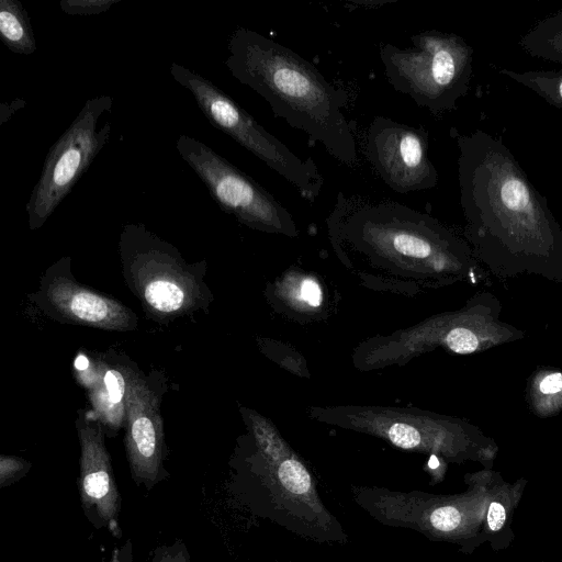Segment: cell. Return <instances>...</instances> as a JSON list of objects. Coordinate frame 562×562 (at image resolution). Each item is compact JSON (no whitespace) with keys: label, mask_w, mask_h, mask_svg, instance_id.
I'll use <instances>...</instances> for the list:
<instances>
[{"label":"cell","mask_w":562,"mask_h":562,"mask_svg":"<svg viewBox=\"0 0 562 562\" xmlns=\"http://www.w3.org/2000/svg\"><path fill=\"white\" fill-rule=\"evenodd\" d=\"M334 244H347L373 267L420 272L441 283L477 267L472 248L438 220L393 201L338 202L330 220Z\"/></svg>","instance_id":"cell-3"},{"label":"cell","mask_w":562,"mask_h":562,"mask_svg":"<svg viewBox=\"0 0 562 562\" xmlns=\"http://www.w3.org/2000/svg\"><path fill=\"white\" fill-rule=\"evenodd\" d=\"M296 293L295 297L311 307L319 306L323 300L322 289L312 278L302 279Z\"/></svg>","instance_id":"cell-24"},{"label":"cell","mask_w":562,"mask_h":562,"mask_svg":"<svg viewBox=\"0 0 562 562\" xmlns=\"http://www.w3.org/2000/svg\"><path fill=\"white\" fill-rule=\"evenodd\" d=\"M125 450L131 475L138 486L151 490L168 477L166 447L158 400L147 383L125 368Z\"/></svg>","instance_id":"cell-13"},{"label":"cell","mask_w":562,"mask_h":562,"mask_svg":"<svg viewBox=\"0 0 562 562\" xmlns=\"http://www.w3.org/2000/svg\"><path fill=\"white\" fill-rule=\"evenodd\" d=\"M121 0H61L63 12L69 15H95L108 11Z\"/></svg>","instance_id":"cell-21"},{"label":"cell","mask_w":562,"mask_h":562,"mask_svg":"<svg viewBox=\"0 0 562 562\" xmlns=\"http://www.w3.org/2000/svg\"><path fill=\"white\" fill-rule=\"evenodd\" d=\"M499 74L527 87L555 108H562V69L516 71L502 68Z\"/></svg>","instance_id":"cell-20"},{"label":"cell","mask_w":562,"mask_h":562,"mask_svg":"<svg viewBox=\"0 0 562 562\" xmlns=\"http://www.w3.org/2000/svg\"><path fill=\"white\" fill-rule=\"evenodd\" d=\"M120 249L131 288L151 312L178 315L201 303V285L192 267L143 224L123 226Z\"/></svg>","instance_id":"cell-8"},{"label":"cell","mask_w":562,"mask_h":562,"mask_svg":"<svg viewBox=\"0 0 562 562\" xmlns=\"http://www.w3.org/2000/svg\"><path fill=\"white\" fill-rule=\"evenodd\" d=\"M465 237L494 273H533L562 283V227L547 198L502 139L451 130Z\"/></svg>","instance_id":"cell-1"},{"label":"cell","mask_w":562,"mask_h":562,"mask_svg":"<svg viewBox=\"0 0 562 562\" xmlns=\"http://www.w3.org/2000/svg\"><path fill=\"white\" fill-rule=\"evenodd\" d=\"M225 66L262 97L276 116L323 145L335 159L353 166L356 139L341 109L346 93L289 47L256 31L237 27L229 36Z\"/></svg>","instance_id":"cell-2"},{"label":"cell","mask_w":562,"mask_h":562,"mask_svg":"<svg viewBox=\"0 0 562 562\" xmlns=\"http://www.w3.org/2000/svg\"><path fill=\"white\" fill-rule=\"evenodd\" d=\"M519 45L532 57L562 64V10L537 23Z\"/></svg>","instance_id":"cell-18"},{"label":"cell","mask_w":562,"mask_h":562,"mask_svg":"<svg viewBox=\"0 0 562 562\" xmlns=\"http://www.w3.org/2000/svg\"><path fill=\"white\" fill-rule=\"evenodd\" d=\"M288 562H291V561H288Z\"/></svg>","instance_id":"cell-27"},{"label":"cell","mask_w":562,"mask_h":562,"mask_svg":"<svg viewBox=\"0 0 562 562\" xmlns=\"http://www.w3.org/2000/svg\"><path fill=\"white\" fill-rule=\"evenodd\" d=\"M528 400L535 413L548 417L562 409V372L543 371L529 383Z\"/></svg>","instance_id":"cell-19"},{"label":"cell","mask_w":562,"mask_h":562,"mask_svg":"<svg viewBox=\"0 0 562 562\" xmlns=\"http://www.w3.org/2000/svg\"><path fill=\"white\" fill-rule=\"evenodd\" d=\"M76 425L80 443L77 484L83 513L94 528H105L113 537L121 538V496L104 442L103 425L93 411L81 412Z\"/></svg>","instance_id":"cell-12"},{"label":"cell","mask_w":562,"mask_h":562,"mask_svg":"<svg viewBox=\"0 0 562 562\" xmlns=\"http://www.w3.org/2000/svg\"><path fill=\"white\" fill-rule=\"evenodd\" d=\"M126 381L122 371L105 369L102 382L90 391L94 413L103 426L119 429L126 417L125 409Z\"/></svg>","instance_id":"cell-16"},{"label":"cell","mask_w":562,"mask_h":562,"mask_svg":"<svg viewBox=\"0 0 562 562\" xmlns=\"http://www.w3.org/2000/svg\"><path fill=\"white\" fill-rule=\"evenodd\" d=\"M428 132L394 120L375 116L366 140V154L375 172L402 194L432 189L438 172L428 155Z\"/></svg>","instance_id":"cell-11"},{"label":"cell","mask_w":562,"mask_h":562,"mask_svg":"<svg viewBox=\"0 0 562 562\" xmlns=\"http://www.w3.org/2000/svg\"><path fill=\"white\" fill-rule=\"evenodd\" d=\"M506 519V513L502 504L493 502L490 505L487 513V524L491 530H499Z\"/></svg>","instance_id":"cell-25"},{"label":"cell","mask_w":562,"mask_h":562,"mask_svg":"<svg viewBox=\"0 0 562 562\" xmlns=\"http://www.w3.org/2000/svg\"><path fill=\"white\" fill-rule=\"evenodd\" d=\"M0 38L16 54L31 55L37 48L27 11L18 0H0Z\"/></svg>","instance_id":"cell-17"},{"label":"cell","mask_w":562,"mask_h":562,"mask_svg":"<svg viewBox=\"0 0 562 562\" xmlns=\"http://www.w3.org/2000/svg\"><path fill=\"white\" fill-rule=\"evenodd\" d=\"M176 149L225 213L252 229L297 236L291 213L262 186L206 144L182 134L176 140Z\"/></svg>","instance_id":"cell-9"},{"label":"cell","mask_w":562,"mask_h":562,"mask_svg":"<svg viewBox=\"0 0 562 562\" xmlns=\"http://www.w3.org/2000/svg\"><path fill=\"white\" fill-rule=\"evenodd\" d=\"M109 562H133L132 541L127 539L123 546L113 550Z\"/></svg>","instance_id":"cell-26"},{"label":"cell","mask_w":562,"mask_h":562,"mask_svg":"<svg viewBox=\"0 0 562 562\" xmlns=\"http://www.w3.org/2000/svg\"><path fill=\"white\" fill-rule=\"evenodd\" d=\"M311 416L364 432L406 451L453 457L465 438L462 420L413 408L381 406L312 407Z\"/></svg>","instance_id":"cell-10"},{"label":"cell","mask_w":562,"mask_h":562,"mask_svg":"<svg viewBox=\"0 0 562 562\" xmlns=\"http://www.w3.org/2000/svg\"><path fill=\"white\" fill-rule=\"evenodd\" d=\"M252 441L234 464L232 492L254 516L318 544L349 541L339 519L326 507L305 462L272 429L251 422Z\"/></svg>","instance_id":"cell-4"},{"label":"cell","mask_w":562,"mask_h":562,"mask_svg":"<svg viewBox=\"0 0 562 562\" xmlns=\"http://www.w3.org/2000/svg\"><path fill=\"white\" fill-rule=\"evenodd\" d=\"M499 302L490 293H480L461 311L445 314L426 324L429 345L469 355L520 339L522 333L499 319Z\"/></svg>","instance_id":"cell-14"},{"label":"cell","mask_w":562,"mask_h":562,"mask_svg":"<svg viewBox=\"0 0 562 562\" xmlns=\"http://www.w3.org/2000/svg\"><path fill=\"white\" fill-rule=\"evenodd\" d=\"M45 302L64 319L103 329L130 330L136 316L125 305L97 293L66 276L45 277Z\"/></svg>","instance_id":"cell-15"},{"label":"cell","mask_w":562,"mask_h":562,"mask_svg":"<svg viewBox=\"0 0 562 562\" xmlns=\"http://www.w3.org/2000/svg\"><path fill=\"white\" fill-rule=\"evenodd\" d=\"M411 45H380L389 83L434 115L451 111L470 88L473 49L458 34L436 30L414 34Z\"/></svg>","instance_id":"cell-5"},{"label":"cell","mask_w":562,"mask_h":562,"mask_svg":"<svg viewBox=\"0 0 562 562\" xmlns=\"http://www.w3.org/2000/svg\"><path fill=\"white\" fill-rule=\"evenodd\" d=\"M173 79L191 92L210 124L232 137L313 202L324 178L312 158L302 159L265 130L234 99L211 80L179 64L170 65Z\"/></svg>","instance_id":"cell-6"},{"label":"cell","mask_w":562,"mask_h":562,"mask_svg":"<svg viewBox=\"0 0 562 562\" xmlns=\"http://www.w3.org/2000/svg\"><path fill=\"white\" fill-rule=\"evenodd\" d=\"M112 108L110 95L88 99L69 127L50 146L26 203L31 229L40 228L48 220L109 142L111 123L100 125L99 121L111 114Z\"/></svg>","instance_id":"cell-7"},{"label":"cell","mask_w":562,"mask_h":562,"mask_svg":"<svg viewBox=\"0 0 562 562\" xmlns=\"http://www.w3.org/2000/svg\"><path fill=\"white\" fill-rule=\"evenodd\" d=\"M31 463L13 456H0V487H7L26 475Z\"/></svg>","instance_id":"cell-22"},{"label":"cell","mask_w":562,"mask_h":562,"mask_svg":"<svg viewBox=\"0 0 562 562\" xmlns=\"http://www.w3.org/2000/svg\"><path fill=\"white\" fill-rule=\"evenodd\" d=\"M150 562H191L186 543L177 540L171 544L158 547Z\"/></svg>","instance_id":"cell-23"}]
</instances>
